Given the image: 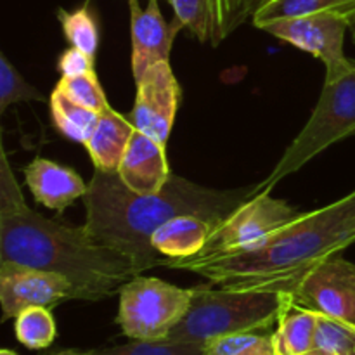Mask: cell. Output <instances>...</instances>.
<instances>
[{
    "label": "cell",
    "instance_id": "obj_1",
    "mask_svg": "<svg viewBox=\"0 0 355 355\" xmlns=\"http://www.w3.org/2000/svg\"><path fill=\"white\" fill-rule=\"evenodd\" d=\"M245 189H211L179 175H170L162 191L139 194L128 189L116 172L96 168L83 196L87 234L99 245L130 257L139 274L170 259L156 252L151 238L163 224L180 215H196L218 225L255 194Z\"/></svg>",
    "mask_w": 355,
    "mask_h": 355
},
{
    "label": "cell",
    "instance_id": "obj_2",
    "mask_svg": "<svg viewBox=\"0 0 355 355\" xmlns=\"http://www.w3.org/2000/svg\"><path fill=\"white\" fill-rule=\"evenodd\" d=\"M355 245V191L300 214L276 232L262 248L207 262L187 263L179 270L200 274L220 288L274 290L291 293L314 267Z\"/></svg>",
    "mask_w": 355,
    "mask_h": 355
},
{
    "label": "cell",
    "instance_id": "obj_3",
    "mask_svg": "<svg viewBox=\"0 0 355 355\" xmlns=\"http://www.w3.org/2000/svg\"><path fill=\"white\" fill-rule=\"evenodd\" d=\"M0 260L62 274L83 302L111 297L139 276L130 257L96 243L83 227H68L28 207L0 214Z\"/></svg>",
    "mask_w": 355,
    "mask_h": 355
},
{
    "label": "cell",
    "instance_id": "obj_4",
    "mask_svg": "<svg viewBox=\"0 0 355 355\" xmlns=\"http://www.w3.org/2000/svg\"><path fill=\"white\" fill-rule=\"evenodd\" d=\"M191 307L170 333V342H198L232 333L269 329L279 321L290 293L196 286Z\"/></svg>",
    "mask_w": 355,
    "mask_h": 355
},
{
    "label": "cell",
    "instance_id": "obj_5",
    "mask_svg": "<svg viewBox=\"0 0 355 355\" xmlns=\"http://www.w3.org/2000/svg\"><path fill=\"white\" fill-rule=\"evenodd\" d=\"M350 135H355V61L345 73L326 80L309 121L288 146L269 177L257 184L255 194L270 193L284 177L298 172L329 146Z\"/></svg>",
    "mask_w": 355,
    "mask_h": 355
},
{
    "label": "cell",
    "instance_id": "obj_6",
    "mask_svg": "<svg viewBox=\"0 0 355 355\" xmlns=\"http://www.w3.org/2000/svg\"><path fill=\"white\" fill-rule=\"evenodd\" d=\"M300 215L286 201L270 196V193L253 194L250 200L239 205L227 218L215 225L208 236L207 245L198 255L189 259L168 260L165 267L180 269L187 263L207 262L218 257L236 255L259 250L276 234L279 229L290 224Z\"/></svg>",
    "mask_w": 355,
    "mask_h": 355
},
{
    "label": "cell",
    "instance_id": "obj_7",
    "mask_svg": "<svg viewBox=\"0 0 355 355\" xmlns=\"http://www.w3.org/2000/svg\"><path fill=\"white\" fill-rule=\"evenodd\" d=\"M194 288H179L158 277L135 276L120 288L116 324L139 342H165L184 319Z\"/></svg>",
    "mask_w": 355,
    "mask_h": 355
},
{
    "label": "cell",
    "instance_id": "obj_8",
    "mask_svg": "<svg viewBox=\"0 0 355 355\" xmlns=\"http://www.w3.org/2000/svg\"><path fill=\"white\" fill-rule=\"evenodd\" d=\"M260 30L321 59L326 66V80L336 78L352 66L354 59H349L343 52L345 33L350 30V19L343 12L328 10L270 21Z\"/></svg>",
    "mask_w": 355,
    "mask_h": 355
},
{
    "label": "cell",
    "instance_id": "obj_9",
    "mask_svg": "<svg viewBox=\"0 0 355 355\" xmlns=\"http://www.w3.org/2000/svg\"><path fill=\"white\" fill-rule=\"evenodd\" d=\"M66 300H78V293L71 281L62 274L0 260L2 321L16 319L28 307L38 305L52 309Z\"/></svg>",
    "mask_w": 355,
    "mask_h": 355
},
{
    "label": "cell",
    "instance_id": "obj_10",
    "mask_svg": "<svg viewBox=\"0 0 355 355\" xmlns=\"http://www.w3.org/2000/svg\"><path fill=\"white\" fill-rule=\"evenodd\" d=\"M290 295L300 307L355 324V263L333 257L314 267Z\"/></svg>",
    "mask_w": 355,
    "mask_h": 355
},
{
    "label": "cell",
    "instance_id": "obj_11",
    "mask_svg": "<svg viewBox=\"0 0 355 355\" xmlns=\"http://www.w3.org/2000/svg\"><path fill=\"white\" fill-rule=\"evenodd\" d=\"M135 83L137 92L128 120L135 130L166 144L180 101V85L170 68V61L149 66Z\"/></svg>",
    "mask_w": 355,
    "mask_h": 355
},
{
    "label": "cell",
    "instance_id": "obj_12",
    "mask_svg": "<svg viewBox=\"0 0 355 355\" xmlns=\"http://www.w3.org/2000/svg\"><path fill=\"white\" fill-rule=\"evenodd\" d=\"M132 31V73L135 82L142 78L149 66L170 61L173 40L184 28L179 17L166 23L159 10L158 0H149L142 9L139 0H128Z\"/></svg>",
    "mask_w": 355,
    "mask_h": 355
},
{
    "label": "cell",
    "instance_id": "obj_13",
    "mask_svg": "<svg viewBox=\"0 0 355 355\" xmlns=\"http://www.w3.org/2000/svg\"><path fill=\"white\" fill-rule=\"evenodd\" d=\"M166 144L135 130L116 173L121 182L139 194L158 193L170 179Z\"/></svg>",
    "mask_w": 355,
    "mask_h": 355
},
{
    "label": "cell",
    "instance_id": "obj_14",
    "mask_svg": "<svg viewBox=\"0 0 355 355\" xmlns=\"http://www.w3.org/2000/svg\"><path fill=\"white\" fill-rule=\"evenodd\" d=\"M23 172L35 201L55 211L85 196L89 186L73 168L45 158H35Z\"/></svg>",
    "mask_w": 355,
    "mask_h": 355
},
{
    "label": "cell",
    "instance_id": "obj_15",
    "mask_svg": "<svg viewBox=\"0 0 355 355\" xmlns=\"http://www.w3.org/2000/svg\"><path fill=\"white\" fill-rule=\"evenodd\" d=\"M134 132L135 127L128 116H123L111 106L101 111L99 121L85 144L96 168L116 172Z\"/></svg>",
    "mask_w": 355,
    "mask_h": 355
},
{
    "label": "cell",
    "instance_id": "obj_16",
    "mask_svg": "<svg viewBox=\"0 0 355 355\" xmlns=\"http://www.w3.org/2000/svg\"><path fill=\"white\" fill-rule=\"evenodd\" d=\"M214 224L196 215H180L163 224L153 234L151 245L166 259H189L198 255L207 245Z\"/></svg>",
    "mask_w": 355,
    "mask_h": 355
},
{
    "label": "cell",
    "instance_id": "obj_17",
    "mask_svg": "<svg viewBox=\"0 0 355 355\" xmlns=\"http://www.w3.org/2000/svg\"><path fill=\"white\" fill-rule=\"evenodd\" d=\"M175 17L203 44L218 45L229 31V0H170Z\"/></svg>",
    "mask_w": 355,
    "mask_h": 355
},
{
    "label": "cell",
    "instance_id": "obj_18",
    "mask_svg": "<svg viewBox=\"0 0 355 355\" xmlns=\"http://www.w3.org/2000/svg\"><path fill=\"white\" fill-rule=\"evenodd\" d=\"M318 322V312L297 305L290 295L272 335L276 355H304L314 350Z\"/></svg>",
    "mask_w": 355,
    "mask_h": 355
},
{
    "label": "cell",
    "instance_id": "obj_19",
    "mask_svg": "<svg viewBox=\"0 0 355 355\" xmlns=\"http://www.w3.org/2000/svg\"><path fill=\"white\" fill-rule=\"evenodd\" d=\"M51 116L54 127L66 139L87 144L99 121L101 113L75 103L55 87L51 94Z\"/></svg>",
    "mask_w": 355,
    "mask_h": 355
},
{
    "label": "cell",
    "instance_id": "obj_20",
    "mask_svg": "<svg viewBox=\"0 0 355 355\" xmlns=\"http://www.w3.org/2000/svg\"><path fill=\"white\" fill-rule=\"evenodd\" d=\"M328 10L343 12L352 21L355 14V0H267L252 17V23L260 28L270 21L290 19V17L328 12Z\"/></svg>",
    "mask_w": 355,
    "mask_h": 355
},
{
    "label": "cell",
    "instance_id": "obj_21",
    "mask_svg": "<svg viewBox=\"0 0 355 355\" xmlns=\"http://www.w3.org/2000/svg\"><path fill=\"white\" fill-rule=\"evenodd\" d=\"M205 343L198 342H139L132 340L130 343L106 349H59V350H40L38 355H200Z\"/></svg>",
    "mask_w": 355,
    "mask_h": 355
},
{
    "label": "cell",
    "instance_id": "obj_22",
    "mask_svg": "<svg viewBox=\"0 0 355 355\" xmlns=\"http://www.w3.org/2000/svg\"><path fill=\"white\" fill-rule=\"evenodd\" d=\"M16 336L26 349H49L58 336V328L51 309L35 305L19 312L16 318Z\"/></svg>",
    "mask_w": 355,
    "mask_h": 355
},
{
    "label": "cell",
    "instance_id": "obj_23",
    "mask_svg": "<svg viewBox=\"0 0 355 355\" xmlns=\"http://www.w3.org/2000/svg\"><path fill=\"white\" fill-rule=\"evenodd\" d=\"M58 19L71 47L80 49L90 58H96L99 47V28L89 3H83L75 10L58 9Z\"/></svg>",
    "mask_w": 355,
    "mask_h": 355
},
{
    "label": "cell",
    "instance_id": "obj_24",
    "mask_svg": "<svg viewBox=\"0 0 355 355\" xmlns=\"http://www.w3.org/2000/svg\"><path fill=\"white\" fill-rule=\"evenodd\" d=\"M200 355H276V349L272 335L246 331L208 340Z\"/></svg>",
    "mask_w": 355,
    "mask_h": 355
},
{
    "label": "cell",
    "instance_id": "obj_25",
    "mask_svg": "<svg viewBox=\"0 0 355 355\" xmlns=\"http://www.w3.org/2000/svg\"><path fill=\"white\" fill-rule=\"evenodd\" d=\"M314 349L331 355H355V324L319 314Z\"/></svg>",
    "mask_w": 355,
    "mask_h": 355
},
{
    "label": "cell",
    "instance_id": "obj_26",
    "mask_svg": "<svg viewBox=\"0 0 355 355\" xmlns=\"http://www.w3.org/2000/svg\"><path fill=\"white\" fill-rule=\"evenodd\" d=\"M55 87L75 103L90 107L94 111H99V113L110 106L96 71L78 76H61Z\"/></svg>",
    "mask_w": 355,
    "mask_h": 355
},
{
    "label": "cell",
    "instance_id": "obj_27",
    "mask_svg": "<svg viewBox=\"0 0 355 355\" xmlns=\"http://www.w3.org/2000/svg\"><path fill=\"white\" fill-rule=\"evenodd\" d=\"M21 101H44V96L40 90L30 85L6 54L0 52V113H3L10 104Z\"/></svg>",
    "mask_w": 355,
    "mask_h": 355
},
{
    "label": "cell",
    "instance_id": "obj_28",
    "mask_svg": "<svg viewBox=\"0 0 355 355\" xmlns=\"http://www.w3.org/2000/svg\"><path fill=\"white\" fill-rule=\"evenodd\" d=\"M0 156H2V163H0V214H9V211L26 208L28 205L21 193L19 184L14 179V172L3 149L0 151Z\"/></svg>",
    "mask_w": 355,
    "mask_h": 355
},
{
    "label": "cell",
    "instance_id": "obj_29",
    "mask_svg": "<svg viewBox=\"0 0 355 355\" xmlns=\"http://www.w3.org/2000/svg\"><path fill=\"white\" fill-rule=\"evenodd\" d=\"M58 66L62 76H78L96 71L94 69V58H90L89 54L76 47L66 49L59 58Z\"/></svg>",
    "mask_w": 355,
    "mask_h": 355
},
{
    "label": "cell",
    "instance_id": "obj_30",
    "mask_svg": "<svg viewBox=\"0 0 355 355\" xmlns=\"http://www.w3.org/2000/svg\"><path fill=\"white\" fill-rule=\"evenodd\" d=\"M267 0H229V31H234L246 21H252L257 10Z\"/></svg>",
    "mask_w": 355,
    "mask_h": 355
},
{
    "label": "cell",
    "instance_id": "obj_31",
    "mask_svg": "<svg viewBox=\"0 0 355 355\" xmlns=\"http://www.w3.org/2000/svg\"><path fill=\"white\" fill-rule=\"evenodd\" d=\"M304 355H331V354L324 352V350H319V349H314V350H311V352H307V354H304Z\"/></svg>",
    "mask_w": 355,
    "mask_h": 355
},
{
    "label": "cell",
    "instance_id": "obj_32",
    "mask_svg": "<svg viewBox=\"0 0 355 355\" xmlns=\"http://www.w3.org/2000/svg\"><path fill=\"white\" fill-rule=\"evenodd\" d=\"M350 31H352V40L355 44V14L352 16V21H350Z\"/></svg>",
    "mask_w": 355,
    "mask_h": 355
},
{
    "label": "cell",
    "instance_id": "obj_33",
    "mask_svg": "<svg viewBox=\"0 0 355 355\" xmlns=\"http://www.w3.org/2000/svg\"><path fill=\"white\" fill-rule=\"evenodd\" d=\"M0 355H17V354H16V352H12V350L3 349V350H0Z\"/></svg>",
    "mask_w": 355,
    "mask_h": 355
}]
</instances>
